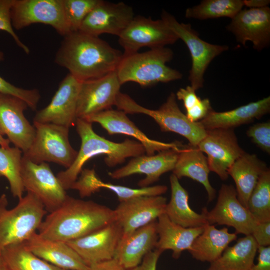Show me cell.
I'll use <instances>...</instances> for the list:
<instances>
[{"label": "cell", "mask_w": 270, "mask_h": 270, "mask_svg": "<svg viewBox=\"0 0 270 270\" xmlns=\"http://www.w3.org/2000/svg\"><path fill=\"white\" fill-rule=\"evenodd\" d=\"M178 100L182 101L186 110L194 106L201 99L191 86L180 88L176 94Z\"/></svg>", "instance_id": "cell-43"}, {"label": "cell", "mask_w": 270, "mask_h": 270, "mask_svg": "<svg viewBox=\"0 0 270 270\" xmlns=\"http://www.w3.org/2000/svg\"><path fill=\"white\" fill-rule=\"evenodd\" d=\"M174 55L172 50L166 47L123 55L116 70L120 84L132 82L148 87L182 79L183 75L180 72L166 65Z\"/></svg>", "instance_id": "cell-4"}, {"label": "cell", "mask_w": 270, "mask_h": 270, "mask_svg": "<svg viewBox=\"0 0 270 270\" xmlns=\"http://www.w3.org/2000/svg\"><path fill=\"white\" fill-rule=\"evenodd\" d=\"M4 54L0 50V62L4 60ZM0 93L16 96L24 100L32 110H36L40 99L37 89L26 90L18 88L0 76Z\"/></svg>", "instance_id": "cell-38"}, {"label": "cell", "mask_w": 270, "mask_h": 270, "mask_svg": "<svg viewBox=\"0 0 270 270\" xmlns=\"http://www.w3.org/2000/svg\"><path fill=\"white\" fill-rule=\"evenodd\" d=\"M10 142L8 138H5L0 132V146L4 148L10 147Z\"/></svg>", "instance_id": "cell-48"}, {"label": "cell", "mask_w": 270, "mask_h": 270, "mask_svg": "<svg viewBox=\"0 0 270 270\" xmlns=\"http://www.w3.org/2000/svg\"><path fill=\"white\" fill-rule=\"evenodd\" d=\"M36 136L23 157L32 162H52L66 169L75 161L78 152L70 144V128L52 124L34 122Z\"/></svg>", "instance_id": "cell-7"}, {"label": "cell", "mask_w": 270, "mask_h": 270, "mask_svg": "<svg viewBox=\"0 0 270 270\" xmlns=\"http://www.w3.org/2000/svg\"><path fill=\"white\" fill-rule=\"evenodd\" d=\"M14 0H0V31H4L9 34L16 45L26 54H29L30 48L20 40L14 32L11 19V9Z\"/></svg>", "instance_id": "cell-39"}, {"label": "cell", "mask_w": 270, "mask_h": 270, "mask_svg": "<svg viewBox=\"0 0 270 270\" xmlns=\"http://www.w3.org/2000/svg\"><path fill=\"white\" fill-rule=\"evenodd\" d=\"M88 270H126L114 258L92 264Z\"/></svg>", "instance_id": "cell-46"}, {"label": "cell", "mask_w": 270, "mask_h": 270, "mask_svg": "<svg viewBox=\"0 0 270 270\" xmlns=\"http://www.w3.org/2000/svg\"><path fill=\"white\" fill-rule=\"evenodd\" d=\"M161 20L182 40L188 48L192 58V68L188 80L196 91L204 87L205 72L210 64L217 56L229 50L228 46L216 45L202 40L189 24L179 22L166 10Z\"/></svg>", "instance_id": "cell-8"}, {"label": "cell", "mask_w": 270, "mask_h": 270, "mask_svg": "<svg viewBox=\"0 0 270 270\" xmlns=\"http://www.w3.org/2000/svg\"><path fill=\"white\" fill-rule=\"evenodd\" d=\"M100 2V0H63L64 16L71 32L80 30L86 17Z\"/></svg>", "instance_id": "cell-37"}, {"label": "cell", "mask_w": 270, "mask_h": 270, "mask_svg": "<svg viewBox=\"0 0 270 270\" xmlns=\"http://www.w3.org/2000/svg\"><path fill=\"white\" fill-rule=\"evenodd\" d=\"M237 238L236 233L229 232L226 228L218 230L214 225L206 224L188 252L196 260L211 263L218 260Z\"/></svg>", "instance_id": "cell-30"}, {"label": "cell", "mask_w": 270, "mask_h": 270, "mask_svg": "<svg viewBox=\"0 0 270 270\" xmlns=\"http://www.w3.org/2000/svg\"><path fill=\"white\" fill-rule=\"evenodd\" d=\"M24 244L37 256L60 268L89 269V266L66 242L45 238L36 232Z\"/></svg>", "instance_id": "cell-23"}, {"label": "cell", "mask_w": 270, "mask_h": 270, "mask_svg": "<svg viewBox=\"0 0 270 270\" xmlns=\"http://www.w3.org/2000/svg\"><path fill=\"white\" fill-rule=\"evenodd\" d=\"M77 132L81 139V146L73 164L57 175L66 190L78 179L85 164L94 157L104 155V162L109 168L124 163L128 158H134L146 153L144 146L138 142L126 139L122 142H115L98 135L94 130L92 124L78 118Z\"/></svg>", "instance_id": "cell-3"}, {"label": "cell", "mask_w": 270, "mask_h": 270, "mask_svg": "<svg viewBox=\"0 0 270 270\" xmlns=\"http://www.w3.org/2000/svg\"><path fill=\"white\" fill-rule=\"evenodd\" d=\"M208 224L224 225L235 229L236 234L252 235L258 222L248 209L238 200L236 188L222 184L217 203L211 211L204 208Z\"/></svg>", "instance_id": "cell-13"}, {"label": "cell", "mask_w": 270, "mask_h": 270, "mask_svg": "<svg viewBox=\"0 0 270 270\" xmlns=\"http://www.w3.org/2000/svg\"><path fill=\"white\" fill-rule=\"evenodd\" d=\"M246 134L262 151L270 154V122L254 124L248 130Z\"/></svg>", "instance_id": "cell-40"}, {"label": "cell", "mask_w": 270, "mask_h": 270, "mask_svg": "<svg viewBox=\"0 0 270 270\" xmlns=\"http://www.w3.org/2000/svg\"><path fill=\"white\" fill-rule=\"evenodd\" d=\"M258 246L252 235L240 238L232 246L228 247L222 255L210 263L208 270H250Z\"/></svg>", "instance_id": "cell-31"}, {"label": "cell", "mask_w": 270, "mask_h": 270, "mask_svg": "<svg viewBox=\"0 0 270 270\" xmlns=\"http://www.w3.org/2000/svg\"><path fill=\"white\" fill-rule=\"evenodd\" d=\"M94 188L96 192L101 188L108 189L116 195L120 202L139 197L162 196L168 190V187L162 185L132 188L113 184L102 182L98 176L94 180Z\"/></svg>", "instance_id": "cell-36"}, {"label": "cell", "mask_w": 270, "mask_h": 270, "mask_svg": "<svg viewBox=\"0 0 270 270\" xmlns=\"http://www.w3.org/2000/svg\"><path fill=\"white\" fill-rule=\"evenodd\" d=\"M179 40L177 36L162 20L135 16L118 37L124 56L137 52L142 48L150 49L173 44Z\"/></svg>", "instance_id": "cell-10"}, {"label": "cell", "mask_w": 270, "mask_h": 270, "mask_svg": "<svg viewBox=\"0 0 270 270\" xmlns=\"http://www.w3.org/2000/svg\"><path fill=\"white\" fill-rule=\"evenodd\" d=\"M22 154V150L15 146L0 147V178L8 180L13 196L18 200L25 191L21 176Z\"/></svg>", "instance_id": "cell-34"}, {"label": "cell", "mask_w": 270, "mask_h": 270, "mask_svg": "<svg viewBox=\"0 0 270 270\" xmlns=\"http://www.w3.org/2000/svg\"><path fill=\"white\" fill-rule=\"evenodd\" d=\"M157 222H153L126 236H122L114 258L126 270L139 266L144 256L156 248Z\"/></svg>", "instance_id": "cell-24"}, {"label": "cell", "mask_w": 270, "mask_h": 270, "mask_svg": "<svg viewBox=\"0 0 270 270\" xmlns=\"http://www.w3.org/2000/svg\"><path fill=\"white\" fill-rule=\"evenodd\" d=\"M162 254L156 249L152 250L144 256L139 266L129 270H156L157 264Z\"/></svg>", "instance_id": "cell-44"}, {"label": "cell", "mask_w": 270, "mask_h": 270, "mask_svg": "<svg viewBox=\"0 0 270 270\" xmlns=\"http://www.w3.org/2000/svg\"><path fill=\"white\" fill-rule=\"evenodd\" d=\"M252 236L258 246L270 245V222L258 223Z\"/></svg>", "instance_id": "cell-42"}, {"label": "cell", "mask_w": 270, "mask_h": 270, "mask_svg": "<svg viewBox=\"0 0 270 270\" xmlns=\"http://www.w3.org/2000/svg\"><path fill=\"white\" fill-rule=\"evenodd\" d=\"M156 229L158 240L156 249L162 253L172 251V257L178 259L184 250L189 251L195 240L204 231V226L185 228L172 222L166 214L158 218Z\"/></svg>", "instance_id": "cell-26"}, {"label": "cell", "mask_w": 270, "mask_h": 270, "mask_svg": "<svg viewBox=\"0 0 270 270\" xmlns=\"http://www.w3.org/2000/svg\"><path fill=\"white\" fill-rule=\"evenodd\" d=\"M247 208L258 223L270 222V170L260 176L252 193Z\"/></svg>", "instance_id": "cell-35"}, {"label": "cell", "mask_w": 270, "mask_h": 270, "mask_svg": "<svg viewBox=\"0 0 270 270\" xmlns=\"http://www.w3.org/2000/svg\"><path fill=\"white\" fill-rule=\"evenodd\" d=\"M182 148L171 149L152 156L144 154L132 158L126 166L108 174L112 179L120 180L136 174H143L146 178L138 182V186L140 188L150 186L158 181L164 174L173 171Z\"/></svg>", "instance_id": "cell-22"}, {"label": "cell", "mask_w": 270, "mask_h": 270, "mask_svg": "<svg viewBox=\"0 0 270 270\" xmlns=\"http://www.w3.org/2000/svg\"><path fill=\"white\" fill-rule=\"evenodd\" d=\"M226 29L240 44L245 46L250 42L255 50L262 51L270 44V8L242 9L232 19Z\"/></svg>", "instance_id": "cell-20"}, {"label": "cell", "mask_w": 270, "mask_h": 270, "mask_svg": "<svg viewBox=\"0 0 270 270\" xmlns=\"http://www.w3.org/2000/svg\"><path fill=\"white\" fill-rule=\"evenodd\" d=\"M268 168L256 154L245 152L229 169L228 176L235 182L238 200L245 208L260 176Z\"/></svg>", "instance_id": "cell-28"}, {"label": "cell", "mask_w": 270, "mask_h": 270, "mask_svg": "<svg viewBox=\"0 0 270 270\" xmlns=\"http://www.w3.org/2000/svg\"><path fill=\"white\" fill-rule=\"evenodd\" d=\"M134 16L132 8L123 2L115 4L100 0L86 17L79 31L97 37L104 34L119 37Z\"/></svg>", "instance_id": "cell-17"}, {"label": "cell", "mask_w": 270, "mask_h": 270, "mask_svg": "<svg viewBox=\"0 0 270 270\" xmlns=\"http://www.w3.org/2000/svg\"><path fill=\"white\" fill-rule=\"evenodd\" d=\"M214 110L208 98L200 99L192 108L186 110V116L193 122H200Z\"/></svg>", "instance_id": "cell-41"}, {"label": "cell", "mask_w": 270, "mask_h": 270, "mask_svg": "<svg viewBox=\"0 0 270 270\" xmlns=\"http://www.w3.org/2000/svg\"><path fill=\"white\" fill-rule=\"evenodd\" d=\"M244 6L242 0H204L196 6L188 8L186 18L206 20L222 18H233Z\"/></svg>", "instance_id": "cell-33"}, {"label": "cell", "mask_w": 270, "mask_h": 270, "mask_svg": "<svg viewBox=\"0 0 270 270\" xmlns=\"http://www.w3.org/2000/svg\"><path fill=\"white\" fill-rule=\"evenodd\" d=\"M115 106L126 114H143L153 118L163 132H172L185 138L189 144L197 146L206 137V130L200 122H190L180 110L176 94L172 92L166 102L156 110L138 104L128 95L118 94Z\"/></svg>", "instance_id": "cell-6"}, {"label": "cell", "mask_w": 270, "mask_h": 270, "mask_svg": "<svg viewBox=\"0 0 270 270\" xmlns=\"http://www.w3.org/2000/svg\"><path fill=\"white\" fill-rule=\"evenodd\" d=\"M21 176L25 190L34 195L50 213L60 207L68 196L46 162L34 164L22 156Z\"/></svg>", "instance_id": "cell-11"}, {"label": "cell", "mask_w": 270, "mask_h": 270, "mask_svg": "<svg viewBox=\"0 0 270 270\" xmlns=\"http://www.w3.org/2000/svg\"><path fill=\"white\" fill-rule=\"evenodd\" d=\"M171 198L167 204L165 214L173 222L185 228L204 226L208 224L204 210L201 214L193 210L189 204V194L172 174L170 178Z\"/></svg>", "instance_id": "cell-29"}, {"label": "cell", "mask_w": 270, "mask_h": 270, "mask_svg": "<svg viewBox=\"0 0 270 270\" xmlns=\"http://www.w3.org/2000/svg\"><path fill=\"white\" fill-rule=\"evenodd\" d=\"M11 19L16 30L42 24L52 26L64 37L71 32L64 16L63 0H14Z\"/></svg>", "instance_id": "cell-9"}, {"label": "cell", "mask_w": 270, "mask_h": 270, "mask_svg": "<svg viewBox=\"0 0 270 270\" xmlns=\"http://www.w3.org/2000/svg\"><path fill=\"white\" fill-rule=\"evenodd\" d=\"M167 200L160 196H142L120 202L114 210L115 222L123 230V236L156 221L165 214Z\"/></svg>", "instance_id": "cell-21"}, {"label": "cell", "mask_w": 270, "mask_h": 270, "mask_svg": "<svg viewBox=\"0 0 270 270\" xmlns=\"http://www.w3.org/2000/svg\"><path fill=\"white\" fill-rule=\"evenodd\" d=\"M114 222V210L92 201L68 196L60 207L46 216L38 234L45 238L68 242Z\"/></svg>", "instance_id": "cell-2"}, {"label": "cell", "mask_w": 270, "mask_h": 270, "mask_svg": "<svg viewBox=\"0 0 270 270\" xmlns=\"http://www.w3.org/2000/svg\"><path fill=\"white\" fill-rule=\"evenodd\" d=\"M270 98H264L236 109L216 112L212 110L200 122L206 130L214 129H234L260 119L270 112Z\"/></svg>", "instance_id": "cell-25"}, {"label": "cell", "mask_w": 270, "mask_h": 270, "mask_svg": "<svg viewBox=\"0 0 270 270\" xmlns=\"http://www.w3.org/2000/svg\"><path fill=\"white\" fill-rule=\"evenodd\" d=\"M22 100L0 93V132L15 147L26 152L36 136V128L24 114L28 108Z\"/></svg>", "instance_id": "cell-14"}, {"label": "cell", "mask_w": 270, "mask_h": 270, "mask_svg": "<svg viewBox=\"0 0 270 270\" xmlns=\"http://www.w3.org/2000/svg\"><path fill=\"white\" fill-rule=\"evenodd\" d=\"M81 83L68 74L60 82L50 104L38 111L34 122L52 124L68 128L76 126Z\"/></svg>", "instance_id": "cell-16"}, {"label": "cell", "mask_w": 270, "mask_h": 270, "mask_svg": "<svg viewBox=\"0 0 270 270\" xmlns=\"http://www.w3.org/2000/svg\"><path fill=\"white\" fill-rule=\"evenodd\" d=\"M18 200L16 206L8 210L6 194L0 196V251L26 242L36 232L48 214L42 202L30 192Z\"/></svg>", "instance_id": "cell-5"}, {"label": "cell", "mask_w": 270, "mask_h": 270, "mask_svg": "<svg viewBox=\"0 0 270 270\" xmlns=\"http://www.w3.org/2000/svg\"><path fill=\"white\" fill-rule=\"evenodd\" d=\"M244 6L248 8H261L268 7L270 0H244Z\"/></svg>", "instance_id": "cell-47"}, {"label": "cell", "mask_w": 270, "mask_h": 270, "mask_svg": "<svg viewBox=\"0 0 270 270\" xmlns=\"http://www.w3.org/2000/svg\"><path fill=\"white\" fill-rule=\"evenodd\" d=\"M116 72L82 82L76 110L77 118L84 120L115 106L121 87Z\"/></svg>", "instance_id": "cell-15"}, {"label": "cell", "mask_w": 270, "mask_h": 270, "mask_svg": "<svg viewBox=\"0 0 270 270\" xmlns=\"http://www.w3.org/2000/svg\"><path fill=\"white\" fill-rule=\"evenodd\" d=\"M0 254L9 270H66L37 256L24 243L8 246L0 251Z\"/></svg>", "instance_id": "cell-32"}, {"label": "cell", "mask_w": 270, "mask_h": 270, "mask_svg": "<svg viewBox=\"0 0 270 270\" xmlns=\"http://www.w3.org/2000/svg\"><path fill=\"white\" fill-rule=\"evenodd\" d=\"M0 270H9L4 260L0 254Z\"/></svg>", "instance_id": "cell-49"}, {"label": "cell", "mask_w": 270, "mask_h": 270, "mask_svg": "<svg viewBox=\"0 0 270 270\" xmlns=\"http://www.w3.org/2000/svg\"><path fill=\"white\" fill-rule=\"evenodd\" d=\"M123 236L116 222L81 238L66 242L90 266L111 260Z\"/></svg>", "instance_id": "cell-18"}, {"label": "cell", "mask_w": 270, "mask_h": 270, "mask_svg": "<svg viewBox=\"0 0 270 270\" xmlns=\"http://www.w3.org/2000/svg\"><path fill=\"white\" fill-rule=\"evenodd\" d=\"M124 112L110 109L90 116L84 120L100 124L109 135H126L134 138L144 147L147 156L162 151L180 149L184 146L181 142H164L150 138L131 121ZM83 120V119H82Z\"/></svg>", "instance_id": "cell-19"}, {"label": "cell", "mask_w": 270, "mask_h": 270, "mask_svg": "<svg viewBox=\"0 0 270 270\" xmlns=\"http://www.w3.org/2000/svg\"><path fill=\"white\" fill-rule=\"evenodd\" d=\"M172 172L178 180L187 177L202 184L207 192L208 202L215 198L216 190L209 180L210 171L207 158L198 146L188 144L180 149Z\"/></svg>", "instance_id": "cell-27"}, {"label": "cell", "mask_w": 270, "mask_h": 270, "mask_svg": "<svg viewBox=\"0 0 270 270\" xmlns=\"http://www.w3.org/2000/svg\"><path fill=\"white\" fill-rule=\"evenodd\" d=\"M258 262L250 270H270V247L258 246Z\"/></svg>", "instance_id": "cell-45"}, {"label": "cell", "mask_w": 270, "mask_h": 270, "mask_svg": "<svg viewBox=\"0 0 270 270\" xmlns=\"http://www.w3.org/2000/svg\"><path fill=\"white\" fill-rule=\"evenodd\" d=\"M197 146L206 154L210 171L216 173L222 180H228L229 169L245 153L238 144L234 129L206 130V137Z\"/></svg>", "instance_id": "cell-12"}, {"label": "cell", "mask_w": 270, "mask_h": 270, "mask_svg": "<svg viewBox=\"0 0 270 270\" xmlns=\"http://www.w3.org/2000/svg\"><path fill=\"white\" fill-rule=\"evenodd\" d=\"M64 38L54 62L81 82L116 71L122 58V52L99 37L78 31Z\"/></svg>", "instance_id": "cell-1"}]
</instances>
